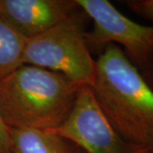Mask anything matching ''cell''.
Returning <instances> with one entry per match:
<instances>
[{
    "instance_id": "obj_4",
    "label": "cell",
    "mask_w": 153,
    "mask_h": 153,
    "mask_svg": "<svg viewBox=\"0 0 153 153\" xmlns=\"http://www.w3.org/2000/svg\"><path fill=\"white\" fill-rule=\"evenodd\" d=\"M79 9L94 22L85 33L89 46L118 45L140 71L153 56V26H145L123 15L106 0H76Z\"/></svg>"
},
{
    "instance_id": "obj_5",
    "label": "cell",
    "mask_w": 153,
    "mask_h": 153,
    "mask_svg": "<svg viewBox=\"0 0 153 153\" xmlns=\"http://www.w3.org/2000/svg\"><path fill=\"white\" fill-rule=\"evenodd\" d=\"M50 132L75 144L83 153H147L152 149L130 144L117 133L89 86L79 87L69 116Z\"/></svg>"
},
{
    "instance_id": "obj_12",
    "label": "cell",
    "mask_w": 153,
    "mask_h": 153,
    "mask_svg": "<svg viewBox=\"0 0 153 153\" xmlns=\"http://www.w3.org/2000/svg\"><path fill=\"white\" fill-rule=\"evenodd\" d=\"M147 153H153V148H152V149H151V150H150V151H149Z\"/></svg>"
},
{
    "instance_id": "obj_10",
    "label": "cell",
    "mask_w": 153,
    "mask_h": 153,
    "mask_svg": "<svg viewBox=\"0 0 153 153\" xmlns=\"http://www.w3.org/2000/svg\"><path fill=\"white\" fill-rule=\"evenodd\" d=\"M0 153L11 152L10 128L6 125L0 114Z\"/></svg>"
},
{
    "instance_id": "obj_8",
    "label": "cell",
    "mask_w": 153,
    "mask_h": 153,
    "mask_svg": "<svg viewBox=\"0 0 153 153\" xmlns=\"http://www.w3.org/2000/svg\"><path fill=\"white\" fill-rule=\"evenodd\" d=\"M27 39L0 16V82L23 65Z\"/></svg>"
},
{
    "instance_id": "obj_1",
    "label": "cell",
    "mask_w": 153,
    "mask_h": 153,
    "mask_svg": "<svg viewBox=\"0 0 153 153\" xmlns=\"http://www.w3.org/2000/svg\"><path fill=\"white\" fill-rule=\"evenodd\" d=\"M91 88L100 108L123 140L153 148V89L118 45H106L100 55Z\"/></svg>"
},
{
    "instance_id": "obj_7",
    "label": "cell",
    "mask_w": 153,
    "mask_h": 153,
    "mask_svg": "<svg viewBox=\"0 0 153 153\" xmlns=\"http://www.w3.org/2000/svg\"><path fill=\"white\" fill-rule=\"evenodd\" d=\"M12 153H72L69 141L50 131L10 128Z\"/></svg>"
},
{
    "instance_id": "obj_6",
    "label": "cell",
    "mask_w": 153,
    "mask_h": 153,
    "mask_svg": "<svg viewBox=\"0 0 153 153\" xmlns=\"http://www.w3.org/2000/svg\"><path fill=\"white\" fill-rule=\"evenodd\" d=\"M78 10L76 0H0V16L26 39L47 32Z\"/></svg>"
},
{
    "instance_id": "obj_9",
    "label": "cell",
    "mask_w": 153,
    "mask_h": 153,
    "mask_svg": "<svg viewBox=\"0 0 153 153\" xmlns=\"http://www.w3.org/2000/svg\"><path fill=\"white\" fill-rule=\"evenodd\" d=\"M124 4L140 16L153 22V0H128Z\"/></svg>"
},
{
    "instance_id": "obj_2",
    "label": "cell",
    "mask_w": 153,
    "mask_h": 153,
    "mask_svg": "<svg viewBox=\"0 0 153 153\" xmlns=\"http://www.w3.org/2000/svg\"><path fill=\"white\" fill-rule=\"evenodd\" d=\"M78 88L61 74L24 64L0 82V114L9 128L50 131L66 121Z\"/></svg>"
},
{
    "instance_id": "obj_3",
    "label": "cell",
    "mask_w": 153,
    "mask_h": 153,
    "mask_svg": "<svg viewBox=\"0 0 153 153\" xmlns=\"http://www.w3.org/2000/svg\"><path fill=\"white\" fill-rule=\"evenodd\" d=\"M85 33L76 11L47 32L27 39L23 65L57 72L78 87H92L96 60L90 54Z\"/></svg>"
},
{
    "instance_id": "obj_11",
    "label": "cell",
    "mask_w": 153,
    "mask_h": 153,
    "mask_svg": "<svg viewBox=\"0 0 153 153\" xmlns=\"http://www.w3.org/2000/svg\"><path fill=\"white\" fill-rule=\"evenodd\" d=\"M140 72L145 77V79L146 80L148 84L152 87L153 89V56L149 61L146 67H144L142 70H140Z\"/></svg>"
}]
</instances>
